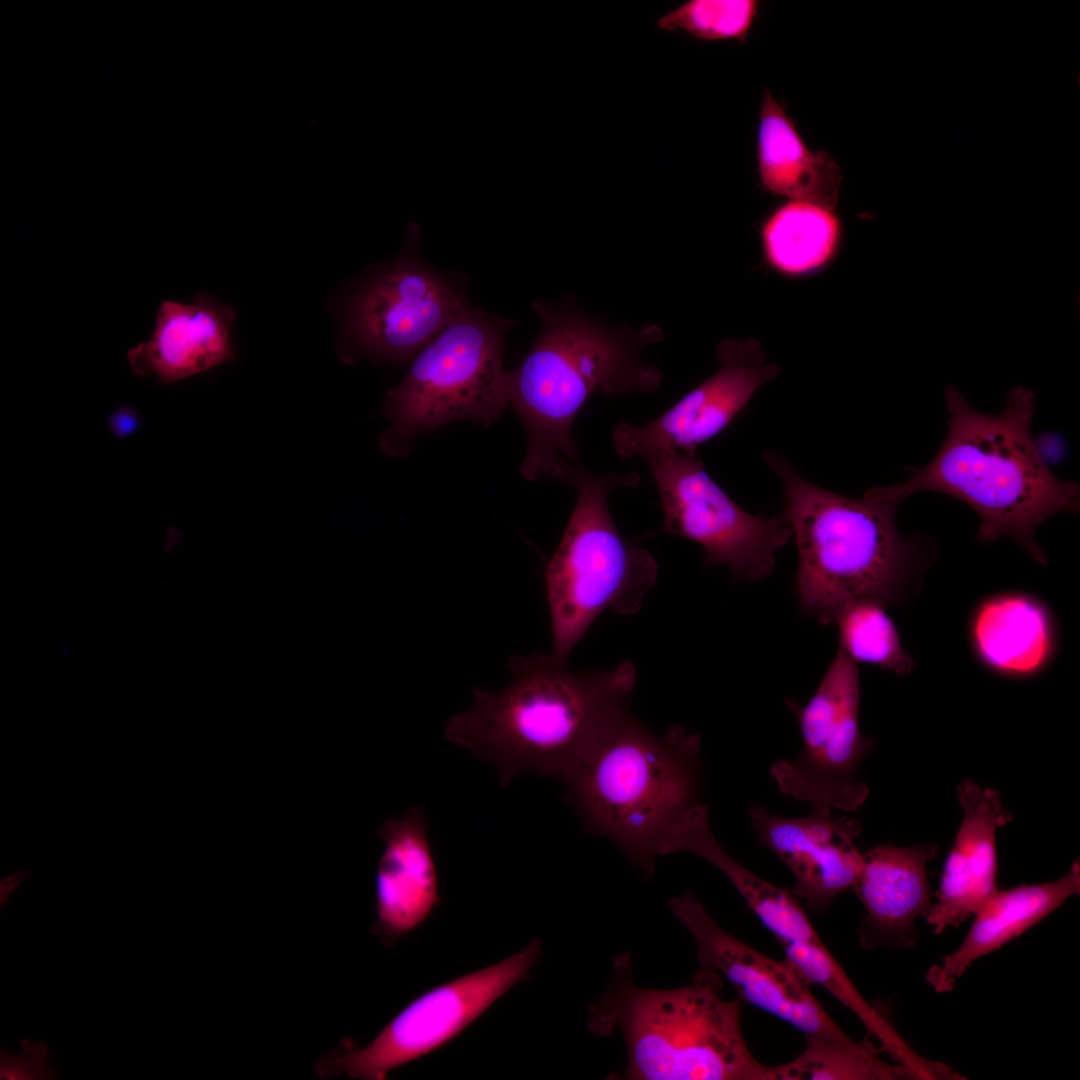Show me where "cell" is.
Listing matches in <instances>:
<instances>
[{"instance_id": "6da1fadb", "label": "cell", "mask_w": 1080, "mask_h": 1080, "mask_svg": "<svg viewBox=\"0 0 1080 1080\" xmlns=\"http://www.w3.org/2000/svg\"><path fill=\"white\" fill-rule=\"evenodd\" d=\"M511 680L499 691L474 688L472 703L453 715L445 737L493 764L506 786L524 772L560 780L607 722L628 706L636 670L571 671L551 655L508 658Z\"/></svg>"}, {"instance_id": "7a4b0ae2", "label": "cell", "mask_w": 1080, "mask_h": 1080, "mask_svg": "<svg viewBox=\"0 0 1080 1080\" xmlns=\"http://www.w3.org/2000/svg\"><path fill=\"white\" fill-rule=\"evenodd\" d=\"M1035 394L1018 386L996 414L975 410L954 388L946 390L947 434L934 458L893 485L905 500L919 491L955 497L978 515L976 538L991 543L1010 536L1039 563L1047 559L1036 540L1046 519L1079 510L1080 488L1053 474L1031 434Z\"/></svg>"}, {"instance_id": "3957f363", "label": "cell", "mask_w": 1080, "mask_h": 1080, "mask_svg": "<svg viewBox=\"0 0 1080 1080\" xmlns=\"http://www.w3.org/2000/svg\"><path fill=\"white\" fill-rule=\"evenodd\" d=\"M542 330L522 362L508 372L509 404L527 435L520 472L525 480L549 475L559 480L566 461L580 462L572 424L595 391L614 397L649 393L661 372L646 364L642 350L662 339L656 325L611 328L561 304L534 301Z\"/></svg>"}, {"instance_id": "277c9868", "label": "cell", "mask_w": 1080, "mask_h": 1080, "mask_svg": "<svg viewBox=\"0 0 1080 1080\" xmlns=\"http://www.w3.org/2000/svg\"><path fill=\"white\" fill-rule=\"evenodd\" d=\"M762 459L782 484V513L798 551L797 602L805 616L828 626L848 603L888 606L908 596L922 557L917 543L898 531L902 500L891 486L850 498L805 480L777 451H764Z\"/></svg>"}, {"instance_id": "5b68a950", "label": "cell", "mask_w": 1080, "mask_h": 1080, "mask_svg": "<svg viewBox=\"0 0 1080 1080\" xmlns=\"http://www.w3.org/2000/svg\"><path fill=\"white\" fill-rule=\"evenodd\" d=\"M701 738L679 725L657 735L619 710L560 779L592 833L614 842L644 875L701 801Z\"/></svg>"}, {"instance_id": "8992f818", "label": "cell", "mask_w": 1080, "mask_h": 1080, "mask_svg": "<svg viewBox=\"0 0 1080 1080\" xmlns=\"http://www.w3.org/2000/svg\"><path fill=\"white\" fill-rule=\"evenodd\" d=\"M620 972L589 1022L599 1034L621 1032L626 1079L775 1080L745 1041L742 999L720 996L717 972L700 968L688 985L667 990L639 988Z\"/></svg>"}, {"instance_id": "52a82bcc", "label": "cell", "mask_w": 1080, "mask_h": 1080, "mask_svg": "<svg viewBox=\"0 0 1080 1080\" xmlns=\"http://www.w3.org/2000/svg\"><path fill=\"white\" fill-rule=\"evenodd\" d=\"M560 481L576 490L577 499L544 578L550 655L568 664L571 651L604 610L622 616L640 611L657 582L658 565L648 550L621 536L609 510L610 493L636 487L637 473H595L568 461Z\"/></svg>"}, {"instance_id": "ba28073f", "label": "cell", "mask_w": 1080, "mask_h": 1080, "mask_svg": "<svg viewBox=\"0 0 1080 1080\" xmlns=\"http://www.w3.org/2000/svg\"><path fill=\"white\" fill-rule=\"evenodd\" d=\"M512 323L467 306L417 353L384 397L388 427L379 445L386 455H407L416 437L448 423L487 426L503 414L509 405L503 346Z\"/></svg>"}, {"instance_id": "9c48e42d", "label": "cell", "mask_w": 1080, "mask_h": 1080, "mask_svg": "<svg viewBox=\"0 0 1080 1080\" xmlns=\"http://www.w3.org/2000/svg\"><path fill=\"white\" fill-rule=\"evenodd\" d=\"M644 460L660 495L663 533L699 544L703 565L726 566L736 582H758L774 572L778 551L792 538L783 513L744 510L706 473L697 452L663 449Z\"/></svg>"}, {"instance_id": "30bf717a", "label": "cell", "mask_w": 1080, "mask_h": 1080, "mask_svg": "<svg viewBox=\"0 0 1080 1080\" xmlns=\"http://www.w3.org/2000/svg\"><path fill=\"white\" fill-rule=\"evenodd\" d=\"M541 952L533 940L496 964L437 985L406 1005L365 1047L330 1052L314 1066L319 1077L384 1080L394 1069L441 1049L460 1036L517 983Z\"/></svg>"}, {"instance_id": "8fae6325", "label": "cell", "mask_w": 1080, "mask_h": 1080, "mask_svg": "<svg viewBox=\"0 0 1080 1080\" xmlns=\"http://www.w3.org/2000/svg\"><path fill=\"white\" fill-rule=\"evenodd\" d=\"M857 663L838 648L815 693L803 706L786 703L802 738L800 752L772 763L770 776L783 794L798 801L855 811L869 789L856 771L875 739L860 730Z\"/></svg>"}, {"instance_id": "7c38bea8", "label": "cell", "mask_w": 1080, "mask_h": 1080, "mask_svg": "<svg viewBox=\"0 0 1080 1080\" xmlns=\"http://www.w3.org/2000/svg\"><path fill=\"white\" fill-rule=\"evenodd\" d=\"M716 358L717 371L656 419L644 425L619 424L612 435L618 455L644 459L663 449L696 452L726 429L754 393L779 373L754 338L722 340Z\"/></svg>"}, {"instance_id": "4fadbf2b", "label": "cell", "mask_w": 1080, "mask_h": 1080, "mask_svg": "<svg viewBox=\"0 0 1080 1080\" xmlns=\"http://www.w3.org/2000/svg\"><path fill=\"white\" fill-rule=\"evenodd\" d=\"M669 908L693 936L700 968L727 979L742 1001L789 1023L805 1039L851 1038L788 962L774 960L724 930L692 892L671 898Z\"/></svg>"}, {"instance_id": "5bb4252c", "label": "cell", "mask_w": 1080, "mask_h": 1080, "mask_svg": "<svg viewBox=\"0 0 1080 1080\" xmlns=\"http://www.w3.org/2000/svg\"><path fill=\"white\" fill-rule=\"evenodd\" d=\"M467 306L454 284L422 263L413 249L362 289L351 310V328L368 353L404 361Z\"/></svg>"}, {"instance_id": "9a60e30c", "label": "cell", "mask_w": 1080, "mask_h": 1080, "mask_svg": "<svg viewBox=\"0 0 1080 1080\" xmlns=\"http://www.w3.org/2000/svg\"><path fill=\"white\" fill-rule=\"evenodd\" d=\"M804 817H786L759 805L747 814L760 843L773 852L794 876L793 893L814 912L830 907L852 889L862 864L855 845L861 823L835 817L832 808L810 804Z\"/></svg>"}, {"instance_id": "2e32d148", "label": "cell", "mask_w": 1080, "mask_h": 1080, "mask_svg": "<svg viewBox=\"0 0 1080 1080\" xmlns=\"http://www.w3.org/2000/svg\"><path fill=\"white\" fill-rule=\"evenodd\" d=\"M936 854L934 844H884L862 853L852 889L865 910L858 929L864 949L915 946L916 920L933 904L927 864Z\"/></svg>"}, {"instance_id": "e0dca14e", "label": "cell", "mask_w": 1080, "mask_h": 1080, "mask_svg": "<svg viewBox=\"0 0 1080 1080\" xmlns=\"http://www.w3.org/2000/svg\"><path fill=\"white\" fill-rule=\"evenodd\" d=\"M956 793L963 817L926 917L935 933L960 926L998 889L996 833L1013 819L997 791L971 779Z\"/></svg>"}, {"instance_id": "ac0fdd59", "label": "cell", "mask_w": 1080, "mask_h": 1080, "mask_svg": "<svg viewBox=\"0 0 1080 1080\" xmlns=\"http://www.w3.org/2000/svg\"><path fill=\"white\" fill-rule=\"evenodd\" d=\"M422 808L384 822L375 878V933L386 945L421 926L440 903L438 875Z\"/></svg>"}, {"instance_id": "d6986e66", "label": "cell", "mask_w": 1080, "mask_h": 1080, "mask_svg": "<svg viewBox=\"0 0 1080 1080\" xmlns=\"http://www.w3.org/2000/svg\"><path fill=\"white\" fill-rule=\"evenodd\" d=\"M234 311L206 293L189 304L163 300L151 337L131 348L127 358L140 375L173 383L207 371L234 357Z\"/></svg>"}, {"instance_id": "ffe728a7", "label": "cell", "mask_w": 1080, "mask_h": 1080, "mask_svg": "<svg viewBox=\"0 0 1080 1080\" xmlns=\"http://www.w3.org/2000/svg\"><path fill=\"white\" fill-rule=\"evenodd\" d=\"M1079 890L1078 859L1055 881L998 888L972 916L973 923L959 947L929 968L926 981L937 993L952 991L977 959L1022 935Z\"/></svg>"}, {"instance_id": "44dd1931", "label": "cell", "mask_w": 1080, "mask_h": 1080, "mask_svg": "<svg viewBox=\"0 0 1080 1080\" xmlns=\"http://www.w3.org/2000/svg\"><path fill=\"white\" fill-rule=\"evenodd\" d=\"M756 162L769 193L835 209L841 171L824 150H812L785 105L764 90L758 114Z\"/></svg>"}, {"instance_id": "7402d4cb", "label": "cell", "mask_w": 1080, "mask_h": 1080, "mask_svg": "<svg viewBox=\"0 0 1080 1080\" xmlns=\"http://www.w3.org/2000/svg\"><path fill=\"white\" fill-rule=\"evenodd\" d=\"M972 640L983 663L1010 676L1040 671L1051 657L1054 641L1047 610L1021 594L983 602L973 618Z\"/></svg>"}, {"instance_id": "603a6c76", "label": "cell", "mask_w": 1080, "mask_h": 1080, "mask_svg": "<svg viewBox=\"0 0 1080 1080\" xmlns=\"http://www.w3.org/2000/svg\"><path fill=\"white\" fill-rule=\"evenodd\" d=\"M835 209L789 200L776 207L761 226V244L768 265L791 277L824 268L841 241Z\"/></svg>"}, {"instance_id": "cb8c5ba5", "label": "cell", "mask_w": 1080, "mask_h": 1080, "mask_svg": "<svg viewBox=\"0 0 1080 1080\" xmlns=\"http://www.w3.org/2000/svg\"><path fill=\"white\" fill-rule=\"evenodd\" d=\"M784 960L811 986L818 985L850 1009L893 1061L908 1068L916 1079H944L948 1067L922 1058L896 1032L889 1020L869 1004L822 942L782 943Z\"/></svg>"}, {"instance_id": "d4e9b609", "label": "cell", "mask_w": 1080, "mask_h": 1080, "mask_svg": "<svg viewBox=\"0 0 1080 1080\" xmlns=\"http://www.w3.org/2000/svg\"><path fill=\"white\" fill-rule=\"evenodd\" d=\"M802 1053L773 1066L775 1080H895L916 1079L905 1066L887 1062L877 1048L864 1039L806 1038Z\"/></svg>"}, {"instance_id": "484cf974", "label": "cell", "mask_w": 1080, "mask_h": 1080, "mask_svg": "<svg viewBox=\"0 0 1080 1080\" xmlns=\"http://www.w3.org/2000/svg\"><path fill=\"white\" fill-rule=\"evenodd\" d=\"M885 607L870 600L854 601L841 607L832 622L838 629V648L856 663L872 664L896 675H906L915 663L903 647Z\"/></svg>"}, {"instance_id": "4316f807", "label": "cell", "mask_w": 1080, "mask_h": 1080, "mask_svg": "<svg viewBox=\"0 0 1080 1080\" xmlns=\"http://www.w3.org/2000/svg\"><path fill=\"white\" fill-rule=\"evenodd\" d=\"M759 8L756 0H689L662 15L657 26L665 31H683L698 41L743 43Z\"/></svg>"}, {"instance_id": "83f0119b", "label": "cell", "mask_w": 1080, "mask_h": 1080, "mask_svg": "<svg viewBox=\"0 0 1080 1080\" xmlns=\"http://www.w3.org/2000/svg\"><path fill=\"white\" fill-rule=\"evenodd\" d=\"M24 1055L10 1054L1 1049L0 1078L3 1080H48L58 1079L57 1070L49 1066L52 1055L46 1042L22 1041Z\"/></svg>"}, {"instance_id": "f1b7e54d", "label": "cell", "mask_w": 1080, "mask_h": 1080, "mask_svg": "<svg viewBox=\"0 0 1080 1080\" xmlns=\"http://www.w3.org/2000/svg\"><path fill=\"white\" fill-rule=\"evenodd\" d=\"M28 871H19L13 873L0 881V903L1 905L8 901L10 893L18 887L22 881L26 878Z\"/></svg>"}]
</instances>
